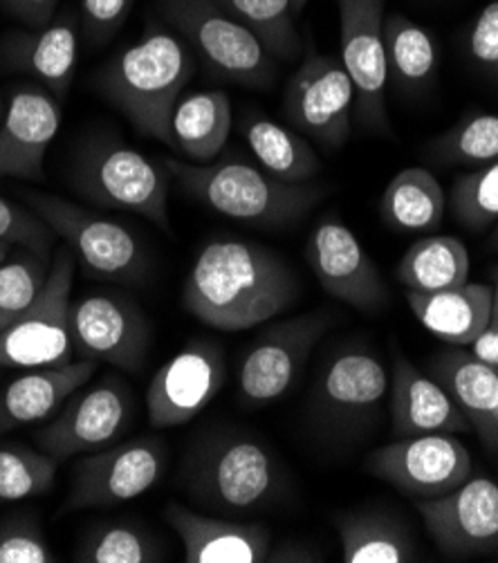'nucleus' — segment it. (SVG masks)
I'll return each instance as SVG.
<instances>
[{
	"mask_svg": "<svg viewBox=\"0 0 498 563\" xmlns=\"http://www.w3.org/2000/svg\"><path fill=\"white\" fill-rule=\"evenodd\" d=\"M162 556L157 539L131 521L95 526L75 552V559L81 563H155Z\"/></svg>",
	"mask_w": 498,
	"mask_h": 563,
	"instance_id": "35",
	"label": "nucleus"
},
{
	"mask_svg": "<svg viewBox=\"0 0 498 563\" xmlns=\"http://www.w3.org/2000/svg\"><path fill=\"white\" fill-rule=\"evenodd\" d=\"M342 66L355 90V115L368 131L384 133L386 118V68L384 49V0H337Z\"/></svg>",
	"mask_w": 498,
	"mask_h": 563,
	"instance_id": "13",
	"label": "nucleus"
},
{
	"mask_svg": "<svg viewBox=\"0 0 498 563\" xmlns=\"http://www.w3.org/2000/svg\"><path fill=\"white\" fill-rule=\"evenodd\" d=\"M230 16L252 30L276 62H292L303 43L295 27V0H215Z\"/></svg>",
	"mask_w": 498,
	"mask_h": 563,
	"instance_id": "34",
	"label": "nucleus"
},
{
	"mask_svg": "<svg viewBox=\"0 0 498 563\" xmlns=\"http://www.w3.org/2000/svg\"><path fill=\"white\" fill-rule=\"evenodd\" d=\"M452 211L472 234H483L498 220V159L461 176L452 189Z\"/></svg>",
	"mask_w": 498,
	"mask_h": 563,
	"instance_id": "38",
	"label": "nucleus"
},
{
	"mask_svg": "<svg viewBox=\"0 0 498 563\" xmlns=\"http://www.w3.org/2000/svg\"><path fill=\"white\" fill-rule=\"evenodd\" d=\"M162 164L204 207L263 230L292 228L325 194L321 185L284 183L256 164L232 157L207 164L166 157Z\"/></svg>",
	"mask_w": 498,
	"mask_h": 563,
	"instance_id": "3",
	"label": "nucleus"
},
{
	"mask_svg": "<svg viewBox=\"0 0 498 563\" xmlns=\"http://www.w3.org/2000/svg\"><path fill=\"white\" fill-rule=\"evenodd\" d=\"M427 155L440 166L480 168L498 159V112H467L452 129L427 144Z\"/></svg>",
	"mask_w": 498,
	"mask_h": 563,
	"instance_id": "33",
	"label": "nucleus"
},
{
	"mask_svg": "<svg viewBox=\"0 0 498 563\" xmlns=\"http://www.w3.org/2000/svg\"><path fill=\"white\" fill-rule=\"evenodd\" d=\"M467 49L472 62L498 81V0H489L476 16L467 34Z\"/></svg>",
	"mask_w": 498,
	"mask_h": 563,
	"instance_id": "42",
	"label": "nucleus"
},
{
	"mask_svg": "<svg viewBox=\"0 0 498 563\" xmlns=\"http://www.w3.org/2000/svg\"><path fill=\"white\" fill-rule=\"evenodd\" d=\"M57 5L59 0H0V8L27 30L47 25L54 19Z\"/></svg>",
	"mask_w": 498,
	"mask_h": 563,
	"instance_id": "43",
	"label": "nucleus"
},
{
	"mask_svg": "<svg viewBox=\"0 0 498 563\" xmlns=\"http://www.w3.org/2000/svg\"><path fill=\"white\" fill-rule=\"evenodd\" d=\"M135 0H79V25L92 43L113 38L126 23Z\"/></svg>",
	"mask_w": 498,
	"mask_h": 563,
	"instance_id": "41",
	"label": "nucleus"
},
{
	"mask_svg": "<svg viewBox=\"0 0 498 563\" xmlns=\"http://www.w3.org/2000/svg\"><path fill=\"white\" fill-rule=\"evenodd\" d=\"M5 108H8V101H5L3 92H0V120H3V115H5Z\"/></svg>",
	"mask_w": 498,
	"mask_h": 563,
	"instance_id": "48",
	"label": "nucleus"
},
{
	"mask_svg": "<svg viewBox=\"0 0 498 563\" xmlns=\"http://www.w3.org/2000/svg\"><path fill=\"white\" fill-rule=\"evenodd\" d=\"M389 382V373L375 355L344 349L328 357L319 371L314 405L332 424H355L381 402Z\"/></svg>",
	"mask_w": 498,
	"mask_h": 563,
	"instance_id": "20",
	"label": "nucleus"
},
{
	"mask_svg": "<svg viewBox=\"0 0 498 563\" xmlns=\"http://www.w3.org/2000/svg\"><path fill=\"white\" fill-rule=\"evenodd\" d=\"M73 276L75 254L66 245L57 247L36 301L0 332V368L30 371L73 362Z\"/></svg>",
	"mask_w": 498,
	"mask_h": 563,
	"instance_id": "8",
	"label": "nucleus"
},
{
	"mask_svg": "<svg viewBox=\"0 0 498 563\" xmlns=\"http://www.w3.org/2000/svg\"><path fill=\"white\" fill-rule=\"evenodd\" d=\"M57 554L47 545L36 519L14 515L0 521V563H54Z\"/></svg>",
	"mask_w": 498,
	"mask_h": 563,
	"instance_id": "39",
	"label": "nucleus"
},
{
	"mask_svg": "<svg viewBox=\"0 0 498 563\" xmlns=\"http://www.w3.org/2000/svg\"><path fill=\"white\" fill-rule=\"evenodd\" d=\"M49 263V258L25 247L0 263V332L36 301L47 280Z\"/></svg>",
	"mask_w": 498,
	"mask_h": 563,
	"instance_id": "37",
	"label": "nucleus"
},
{
	"mask_svg": "<svg viewBox=\"0 0 498 563\" xmlns=\"http://www.w3.org/2000/svg\"><path fill=\"white\" fill-rule=\"evenodd\" d=\"M0 241L49 258L57 236L34 211H27L0 196Z\"/></svg>",
	"mask_w": 498,
	"mask_h": 563,
	"instance_id": "40",
	"label": "nucleus"
},
{
	"mask_svg": "<svg viewBox=\"0 0 498 563\" xmlns=\"http://www.w3.org/2000/svg\"><path fill=\"white\" fill-rule=\"evenodd\" d=\"M418 512L438 550L450 559L498 552V485L469 478L438 498H420Z\"/></svg>",
	"mask_w": 498,
	"mask_h": 563,
	"instance_id": "18",
	"label": "nucleus"
},
{
	"mask_svg": "<svg viewBox=\"0 0 498 563\" xmlns=\"http://www.w3.org/2000/svg\"><path fill=\"white\" fill-rule=\"evenodd\" d=\"M166 446L159 438H133L110 449L86 454L73 478L64 512L113 508L146 494L164 474Z\"/></svg>",
	"mask_w": 498,
	"mask_h": 563,
	"instance_id": "10",
	"label": "nucleus"
},
{
	"mask_svg": "<svg viewBox=\"0 0 498 563\" xmlns=\"http://www.w3.org/2000/svg\"><path fill=\"white\" fill-rule=\"evenodd\" d=\"M306 258L321 288L342 303L373 314L389 301L377 265L340 218L325 216L314 224Z\"/></svg>",
	"mask_w": 498,
	"mask_h": 563,
	"instance_id": "17",
	"label": "nucleus"
},
{
	"mask_svg": "<svg viewBox=\"0 0 498 563\" xmlns=\"http://www.w3.org/2000/svg\"><path fill=\"white\" fill-rule=\"evenodd\" d=\"M447 196L424 166H409L386 185L379 216L400 234H433L445 218Z\"/></svg>",
	"mask_w": 498,
	"mask_h": 563,
	"instance_id": "28",
	"label": "nucleus"
},
{
	"mask_svg": "<svg viewBox=\"0 0 498 563\" xmlns=\"http://www.w3.org/2000/svg\"><path fill=\"white\" fill-rule=\"evenodd\" d=\"M407 301L418 321L440 342L467 349L491 323L494 292L483 284H467L442 292H411Z\"/></svg>",
	"mask_w": 498,
	"mask_h": 563,
	"instance_id": "26",
	"label": "nucleus"
},
{
	"mask_svg": "<svg viewBox=\"0 0 498 563\" xmlns=\"http://www.w3.org/2000/svg\"><path fill=\"white\" fill-rule=\"evenodd\" d=\"M494 303H491V321H498V267L494 269Z\"/></svg>",
	"mask_w": 498,
	"mask_h": 563,
	"instance_id": "45",
	"label": "nucleus"
},
{
	"mask_svg": "<svg viewBox=\"0 0 498 563\" xmlns=\"http://www.w3.org/2000/svg\"><path fill=\"white\" fill-rule=\"evenodd\" d=\"M232 135V101L223 90L182 97L171 115V148L196 164L213 162Z\"/></svg>",
	"mask_w": 498,
	"mask_h": 563,
	"instance_id": "27",
	"label": "nucleus"
},
{
	"mask_svg": "<svg viewBox=\"0 0 498 563\" xmlns=\"http://www.w3.org/2000/svg\"><path fill=\"white\" fill-rule=\"evenodd\" d=\"M97 371L95 360L30 368L0 388V435L57 413Z\"/></svg>",
	"mask_w": 498,
	"mask_h": 563,
	"instance_id": "23",
	"label": "nucleus"
},
{
	"mask_svg": "<svg viewBox=\"0 0 498 563\" xmlns=\"http://www.w3.org/2000/svg\"><path fill=\"white\" fill-rule=\"evenodd\" d=\"M241 135L258 159V166L284 183H310L319 174V157L292 129L276 124L258 112H245Z\"/></svg>",
	"mask_w": 498,
	"mask_h": 563,
	"instance_id": "29",
	"label": "nucleus"
},
{
	"mask_svg": "<svg viewBox=\"0 0 498 563\" xmlns=\"http://www.w3.org/2000/svg\"><path fill=\"white\" fill-rule=\"evenodd\" d=\"M384 49L389 79L407 92L427 88L438 70L433 36L402 14L384 16Z\"/></svg>",
	"mask_w": 498,
	"mask_h": 563,
	"instance_id": "32",
	"label": "nucleus"
},
{
	"mask_svg": "<svg viewBox=\"0 0 498 563\" xmlns=\"http://www.w3.org/2000/svg\"><path fill=\"white\" fill-rule=\"evenodd\" d=\"M131 418V393L118 377L88 390H75L47 427L38 433V446L57 463L79 454H92L113 442Z\"/></svg>",
	"mask_w": 498,
	"mask_h": 563,
	"instance_id": "14",
	"label": "nucleus"
},
{
	"mask_svg": "<svg viewBox=\"0 0 498 563\" xmlns=\"http://www.w3.org/2000/svg\"><path fill=\"white\" fill-rule=\"evenodd\" d=\"M12 250H14V245H10V243H5V241H0V263H3V261L12 254Z\"/></svg>",
	"mask_w": 498,
	"mask_h": 563,
	"instance_id": "46",
	"label": "nucleus"
},
{
	"mask_svg": "<svg viewBox=\"0 0 498 563\" xmlns=\"http://www.w3.org/2000/svg\"><path fill=\"white\" fill-rule=\"evenodd\" d=\"M366 470L407 496L438 498L472 478V456L454 433H427L375 449Z\"/></svg>",
	"mask_w": 498,
	"mask_h": 563,
	"instance_id": "11",
	"label": "nucleus"
},
{
	"mask_svg": "<svg viewBox=\"0 0 498 563\" xmlns=\"http://www.w3.org/2000/svg\"><path fill=\"white\" fill-rule=\"evenodd\" d=\"M308 5V0H295V14L303 12V8Z\"/></svg>",
	"mask_w": 498,
	"mask_h": 563,
	"instance_id": "49",
	"label": "nucleus"
},
{
	"mask_svg": "<svg viewBox=\"0 0 498 563\" xmlns=\"http://www.w3.org/2000/svg\"><path fill=\"white\" fill-rule=\"evenodd\" d=\"M0 59L34 77L59 101L68 95L79 59V19L64 14L43 27L12 32L0 43Z\"/></svg>",
	"mask_w": 498,
	"mask_h": 563,
	"instance_id": "21",
	"label": "nucleus"
},
{
	"mask_svg": "<svg viewBox=\"0 0 498 563\" xmlns=\"http://www.w3.org/2000/svg\"><path fill=\"white\" fill-rule=\"evenodd\" d=\"M396 274L411 292L452 290L467 284L469 252L454 236H424L405 252Z\"/></svg>",
	"mask_w": 498,
	"mask_h": 563,
	"instance_id": "30",
	"label": "nucleus"
},
{
	"mask_svg": "<svg viewBox=\"0 0 498 563\" xmlns=\"http://www.w3.org/2000/svg\"><path fill=\"white\" fill-rule=\"evenodd\" d=\"M196 59L189 45L162 27L118 52L97 75V88L133 129L171 146V115L191 81Z\"/></svg>",
	"mask_w": 498,
	"mask_h": 563,
	"instance_id": "2",
	"label": "nucleus"
},
{
	"mask_svg": "<svg viewBox=\"0 0 498 563\" xmlns=\"http://www.w3.org/2000/svg\"><path fill=\"white\" fill-rule=\"evenodd\" d=\"M286 120L319 146L342 148L353 131L355 90L342 62L310 52L292 75L286 99Z\"/></svg>",
	"mask_w": 498,
	"mask_h": 563,
	"instance_id": "9",
	"label": "nucleus"
},
{
	"mask_svg": "<svg viewBox=\"0 0 498 563\" xmlns=\"http://www.w3.org/2000/svg\"><path fill=\"white\" fill-rule=\"evenodd\" d=\"M75 351L84 360L108 362L126 373H137L151 346L146 314L120 295H84L70 306Z\"/></svg>",
	"mask_w": 498,
	"mask_h": 563,
	"instance_id": "15",
	"label": "nucleus"
},
{
	"mask_svg": "<svg viewBox=\"0 0 498 563\" xmlns=\"http://www.w3.org/2000/svg\"><path fill=\"white\" fill-rule=\"evenodd\" d=\"M185 545L187 563H261L267 561L272 534L261 523H239L193 512L180 503L164 510Z\"/></svg>",
	"mask_w": 498,
	"mask_h": 563,
	"instance_id": "22",
	"label": "nucleus"
},
{
	"mask_svg": "<svg viewBox=\"0 0 498 563\" xmlns=\"http://www.w3.org/2000/svg\"><path fill=\"white\" fill-rule=\"evenodd\" d=\"M228 364L223 349L193 340L157 368L146 390V411L153 429H171L193 420L223 388Z\"/></svg>",
	"mask_w": 498,
	"mask_h": 563,
	"instance_id": "16",
	"label": "nucleus"
},
{
	"mask_svg": "<svg viewBox=\"0 0 498 563\" xmlns=\"http://www.w3.org/2000/svg\"><path fill=\"white\" fill-rule=\"evenodd\" d=\"M159 14L193 47L213 77L247 88L274 84V56L215 0H159Z\"/></svg>",
	"mask_w": 498,
	"mask_h": 563,
	"instance_id": "6",
	"label": "nucleus"
},
{
	"mask_svg": "<svg viewBox=\"0 0 498 563\" xmlns=\"http://www.w3.org/2000/svg\"><path fill=\"white\" fill-rule=\"evenodd\" d=\"M182 483L204 510L247 515L284 492V467L254 435L218 431L187 454Z\"/></svg>",
	"mask_w": 498,
	"mask_h": 563,
	"instance_id": "4",
	"label": "nucleus"
},
{
	"mask_svg": "<svg viewBox=\"0 0 498 563\" xmlns=\"http://www.w3.org/2000/svg\"><path fill=\"white\" fill-rule=\"evenodd\" d=\"M166 174L164 164L157 166L126 144L97 140L77 153L70 183L79 196L99 207L140 213L164 232H171Z\"/></svg>",
	"mask_w": 498,
	"mask_h": 563,
	"instance_id": "5",
	"label": "nucleus"
},
{
	"mask_svg": "<svg viewBox=\"0 0 498 563\" xmlns=\"http://www.w3.org/2000/svg\"><path fill=\"white\" fill-rule=\"evenodd\" d=\"M489 245H491L494 250H498V220L494 222V232H491V236H489Z\"/></svg>",
	"mask_w": 498,
	"mask_h": 563,
	"instance_id": "47",
	"label": "nucleus"
},
{
	"mask_svg": "<svg viewBox=\"0 0 498 563\" xmlns=\"http://www.w3.org/2000/svg\"><path fill=\"white\" fill-rule=\"evenodd\" d=\"M391 413L398 438L427 433H463L472 424L454 398L433 377L420 373L409 360L396 357L391 375Z\"/></svg>",
	"mask_w": 498,
	"mask_h": 563,
	"instance_id": "24",
	"label": "nucleus"
},
{
	"mask_svg": "<svg viewBox=\"0 0 498 563\" xmlns=\"http://www.w3.org/2000/svg\"><path fill=\"white\" fill-rule=\"evenodd\" d=\"M62 126V101L47 88L12 90L0 120V180L43 183V162Z\"/></svg>",
	"mask_w": 498,
	"mask_h": 563,
	"instance_id": "19",
	"label": "nucleus"
},
{
	"mask_svg": "<svg viewBox=\"0 0 498 563\" xmlns=\"http://www.w3.org/2000/svg\"><path fill=\"white\" fill-rule=\"evenodd\" d=\"M297 297V274L279 254L258 243L213 239L189 269L182 306L213 330L239 332L286 312Z\"/></svg>",
	"mask_w": 498,
	"mask_h": 563,
	"instance_id": "1",
	"label": "nucleus"
},
{
	"mask_svg": "<svg viewBox=\"0 0 498 563\" xmlns=\"http://www.w3.org/2000/svg\"><path fill=\"white\" fill-rule=\"evenodd\" d=\"M472 353L498 371V321H491L472 342Z\"/></svg>",
	"mask_w": 498,
	"mask_h": 563,
	"instance_id": "44",
	"label": "nucleus"
},
{
	"mask_svg": "<svg viewBox=\"0 0 498 563\" xmlns=\"http://www.w3.org/2000/svg\"><path fill=\"white\" fill-rule=\"evenodd\" d=\"M431 371L467 416L487 452L498 454V371L461 346L440 353Z\"/></svg>",
	"mask_w": 498,
	"mask_h": 563,
	"instance_id": "25",
	"label": "nucleus"
},
{
	"mask_svg": "<svg viewBox=\"0 0 498 563\" xmlns=\"http://www.w3.org/2000/svg\"><path fill=\"white\" fill-rule=\"evenodd\" d=\"M344 563H409L416 543L407 528L379 512H351L337 519Z\"/></svg>",
	"mask_w": 498,
	"mask_h": 563,
	"instance_id": "31",
	"label": "nucleus"
},
{
	"mask_svg": "<svg viewBox=\"0 0 498 563\" xmlns=\"http://www.w3.org/2000/svg\"><path fill=\"white\" fill-rule=\"evenodd\" d=\"M330 323L328 314L310 312L267 328L241 360L239 390L243 402L263 407L284 398Z\"/></svg>",
	"mask_w": 498,
	"mask_h": 563,
	"instance_id": "12",
	"label": "nucleus"
},
{
	"mask_svg": "<svg viewBox=\"0 0 498 563\" xmlns=\"http://www.w3.org/2000/svg\"><path fill=\"white\" fill-rule=\"evenodd\" d=\"M23 198L54 236L66 243L86 274L118 284L144 278L146 252L124 224L52 194L23 191Z\"/></svg>",
	"mask_w": 498,
	"mask_h": 563,
	"instance_id": "7",
	"label": "nucleus"
},
{
	"mask_svg": "<svg viewBox=\"0 0 498 563\" xmlns=\"http://www.w3.org/2000/svg\"><path fill=\"white\" fill-rule=\"evenodd\" d=\"M59 463L43 449L0 444V505L36 498L54 487Z\"/></svg>",
	"mask_w": 498,
	"mask_h": 563,
	"instance_id": "36",
	"label": "nucleus"
}]
</instances>
